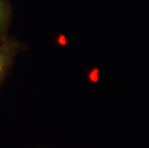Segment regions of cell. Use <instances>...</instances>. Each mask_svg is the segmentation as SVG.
<instances>
[{
    "label": "cell",
    "instance_id": "1",
    "mask_svg": "<svg viewBox=\"0 0 149 148\" xmlns=\"http://www.w3.org/2000/svg\"><path fill=\"white\" fill-rule=\"evenodd\" d=\"M15 53V43L5 42L0 45V81L4 76L6 70L12 61Z\"/></svg>",
    "mask_w": 149,
    "mask_h": 148
},
{
    "label": "cell",
    "instance_id": "2",
    "mask_svg": "<svg viewBox=\"0 0 149 148\" xmlns=\"http://www.w3.org/2000/svg\"><path fill=\"white\" fill-rule=\"evenodd\" d=\"M11 15L9 4L6 0H0V34L6 29Z\"/></svg>",
    "mask_w": 149,
    "mask_h": 148
}]
</instances>
